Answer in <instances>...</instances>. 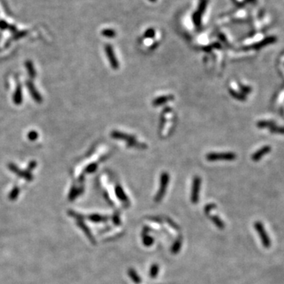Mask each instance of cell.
Listing matches in <instances>:
<instances>
[{
	"instance_id": "obj_3",
	"label": "cell",
	"mask_w": 284,
	"mask_h": 284,
	"mask_svg": "<svg viewBox=\"0 0 284 284\" xmlns=\"http://www.w3.org/2000/svg\"><path fill=\"white\" fill-rule=\"evenodd\" d=\"M236 157L235 154L232 152L216 153L212 152L206 156V159L209 161H217V160H233Z\"/></svg>"
},
{
	"instance_id": "obj_16",
	"label": "cell",
	"mask_w": 284,
	"mask_h": 284,
	"mask_svg": "<svg viewBox=\"0 0 284 284\" xmlns=\"http://www.w3.org/2000/svg\"><path fill=\"white\" fill-rule=\"evenodd\" d=\"M103 35H104L105 37H115V32L112 31V30L106 29L103 32Z\"/></svg>"
},
{
	"instance_id": "obj_11",
	"label": "cell",
	"mask_w": 284,
	"mask_h": 284,
	"mask_svg": "<svg viewBox=\"0 0 284 284\" xmlns=\"http://www.w3.org/2000/svg\"><path fill=\"white\" fill-rule=\"evenodd\" d=\"M268 150H269V148H268V147H265V148H263L262 149H261L260 151H258L257 152L255 153V154L253 155V156H252V159L253 160H258L259 159H261V157L263 156V155L266 154V153H267V152H268Z\"/></svg>"
},
{
	"instance_id": "obj_8",
	"label": "cell",
	"mask_w": 284,
	"mask_h": 284,
	"mask_svg": "<svg viewBox=\"0 0 284 284\" xmlns=\"http://www.w3.org/2000/svg\"><path fill=\"white\" fill-rule=\"evenodd\" d=\"M255 227H256L257 231L259 232V234H261V238H262V241H263V242H264V244L266 245V246H267V245H268V238H267V235L264 234V229H263L262 225H261L260 223H257L256 224H255Z\"/></svg>"
},
{
	"instance_id": "obj_18",
	"label": "cell",
	"mask_w": 284,
	"mask_h": 284,
	"mask_svg": "<svg viewBox=\"0 0 284 284\" xmlns=\"http://www.w3.org/2000/svg\"><path fill=\"white\" fill-rule=\"evenodd\" d=\"M155 35L154 30L153 29H149L146 32V33H145V37H152L153 36Z\"/></svg>"
},
{
	"instance_id": "obj_7",
	"label": "cell",
	"mask_w": 284,
	"mask_h": 284,
	"mask_svg": "<svg viewBox=\"0 0 284 284\" xmlns=\"http://www.w3.org/2000/svg\"><path fill=\"white\" fill-rule=\"evenodd\" d=\"M115 193H116V196L118 197V198L120 201H122L124 203L129 202L128 197H127V196H126V193H125L122 188L120 186H117L116 187H115Z\"/></svg>"
},
{
	"instance_id": "obj_12",
	"label": "cell",
	"mask_w": 284,
	"mask_h": 284,
	"mask_svg": "<svg viewBox=\"0 0 284 284\" xmlns=\"http://www.w3.org/2000/svg\"><path fill=\"white\" fill-rule=\"evenodd\" d=\"M211 219L212 220L213 223H214V224L216 225V226L219 229H220V230L224 229V227H225L224 223H223V221L221 220V219H219L218 216H212V217H211Z\"/></svg>"
},
{
	"instance_id": "obj_4",
	"label": "cell",
	"mask_w": 284,
	"mask_h": 284,
	"mask_svg": "<svg viewBox=\"0 0 284 284\" xmlns=\"http://www.w3.org/2000/svg\"><path fill=\"white\" fill-rule=\"evenodd\" d=\"M201 178L199 176H195L193 178V186H192L191 201L193 204H197L199 200L200 187H201Z\"/></svg>"
},
{
	"instance_id": "obj_1",
	"label": "cell",
	"mask_w": 284,
	"mask_h": 284,
	"mask_svg": "<svg viewBox=\"0 0 284 284\" xmlns=\"http://www.w3.org/2000/svg\"><path fill=\"white\" fill-rule=\"evenodd\" d=\"M112 137L115 138V139L122 140V141H126V142H127V144H128L130 146L136 147V148H146V145H145V144H143V143H140V142H138V141L136 140V138H135L133 136H131V135L126 134V133H122V132H118V131H112Z\"/></svg>"
},
{
	"instance_id": "obj_14",
	"label": "cell",
	"mask_w": 284,
	"mask_h": 284,
	"mask_svg": "<svg viewBox=\"0 0 284 284\" xmlns=\"http://www.w3.org/2000/svg\"><path fill=\"white\" fill-rule=\"evenodd\" d=\"M153 242H154V238L152 237L147 235V234L143 236V243L145 246H150L153 244Z\"/></svg>"
},
{
	"instance_id": "obj_20",
	"label": "cell",
	"mask_w": 284,
	"mask_h": 284,
	"mask_svg": "<svg viewBox=\"0 0 284 284\" xmlns=\"http://www.w3.org/2000/svg\"><path fill=\"white\" fill-rule=\"evenodd\" d=\"M7 26V24L5 22H3V21H1V22H0V28H5Z\"/></svg>"
},
{
	"instance_id": "obj_17",
	"label": "cell",
	"mask_w": 284,
	"mask_h": 284,
	"mask_svg": "<svg viewBox=\"0 0 284 284\" xmlns=\"http://www.w3.org/2000/svg\"><path fill=\"white\" fill-rule=\"evenodd\" d=\"M216 204H208V205H207V206L205 207V208H204V212H205V213H206L207 215L209 214L210 211H211V210H212L213 208H216Z\"/></svg>"
},
{
	"instance_id": "obj_2",
	"label": "cell",
	"mask_w": 284,
	"mask_h": 284,
	"mask_svg": "<svg viewBox=\"0 0 284 284\" xmlns=\"http://www.w3.org/2000/svg\"><path fill=\"white\" fill-rule=\"evenodd\" d=\"M170 177L167 172H163L161 175L160 177V186L159 191L157 192L155 197V201L156 202H160L162 199H163V196H164L165 193H166L167 187L168 186V182H169Z\"/></svg>"
},
{
	"instance_id": "obj_5",
	"label": "cell",
	"mask_w": 284,
	"mask_h": 284,
	"mask_svg": "<svg viewBox=\"0 0 284 284\" xmlns=\"http://www.w3.org/2000/svg\"><path fill=\"white\" fill-rule=\"evenodd\" d=\"M105 50H106V53L107 55L108 58H109L110 63H111V65H112V68L114 69H118V60L116 59L115 58V53L113 52V49L110 45H107L106 47H105Z\"/></svg>"
},
{
	"instance_id": "obj_15",
	"label": "cell",
	"mask_w": 284,
	"mask_h": 284,
	"mask_svg": "<svg viewBox=\"0 0 284 284\" xmlns=\"http://www.w3.org/2000/svg\"><path fill=\"white\" fill-rule=\"evenodd\" d=\"M90 219L93 222H104V221H106L107 219V218L103 217V216H98V215H94V216H91Z\"/></svg>"
},
{
	"instance_id": "obj_10",
	"label": "cell",
	"mask_w": 284,
	"mask_h": 284,
	"mask_svg": "<svg viewBox=\"0 0 284 284\" xmlns=\"http://www.w3.org/2000/svg\"><path fill=\"white\" fill-rule=\"evenodd\" d=\"M182 241L181 238H178V239L175 242V243L173 244L172 247H171V252L174 253V254L178 253V251L180 250V249H181L182 247Z\"/></svg>"
},
{
	"instance_id": "obj_19",
	"label": "cell",
	"mask_w": 284,
	"mask_h": 284,
	"mask_svg": "<svg viewBox=\"0 0 284 284\" xmlns=\"http://www.w3.org/2000/svg\"><path fill=\"white\" fill-rule=\"evenodd\" d=\"M113 220H114L113 222H114V223H115L116 225H118V224H120V223H121V222H120L119 217H118V215H115V216H114Z\"/></svg>"
},
{
	"instance_id": "obj_13",
	"label": "cell",
	"mask_w": 284,
	"mask_h": 284,
	"mask_svg": "<svg viewBox=\"0 0 284 284\" xmlns=\"http://www.w3.org/2000/svg\"><path fill=\"white\" fill-rule=\"evenodd\" d=\"M159 270H160V267L159 265L156 264H152L150 267V271H149V276L151 278H156L157 276L158 273H159Z\"/></svg>"
},
{
	"instance_id": "obj_6",
	"label": "cell",
	"mask_w": 284,
	"mask_h": 284,
	"mask_svg": "<svg viewBox=\"0 0 284 284\" xmlns=\"http://www.w3.org/2000/svg\"><path fill=\"white\" fill-rule=\"evenodd\" d=\"M174 99V97L170 95V96H162V97H158V98L155 99L152 102L153 106H160V105L166 103L167 102L172 100Z\"/></svg>"
},
{
	"instance_id": "obj_9",
	"label": "cell",
	"mask_w": 284,
	"mask_h": 284,
	"mask_svg": "<svg viewBox=\"0 0 284 284\" xmlns=\"http://www.w3.org/2000/svg\"><path fill=\"white\" fill-rule=\"evenodd\" d=\"M128 275L130 277V279L133 281L136 284H139L141 282V278L139 275L137 273V272L135 271L133 268H130L128 270Z\"/></svg>"
}]
</instances>
